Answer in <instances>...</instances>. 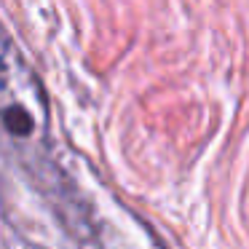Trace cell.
<instances>
[{
    "mask_svg": "<svg viewBox=\"0 0 249 249\" xmlns=\"http://www.w3.org/2000/svg\"><path fill=\"white\" fill-rule=\"evenodd\" d=\"M49 97L38 72L0 24V153L35 166L49 150Z\"/></svg>",
    "mask_w": 249,
    "mask_h": 249,
    "instance_id": "6da1fadb",
    "label": "cell"
}]
</instances>
